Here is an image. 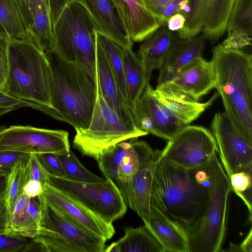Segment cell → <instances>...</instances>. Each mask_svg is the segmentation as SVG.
Here are the masks:
<instances>
[{"instance_id":"cell-4","label":"cell","mask_w":252,"mask_h":252,"mask_svg":"<svg viewBox=\"0 0 252 252\" xmlns=\"http://www.w3.org/2000/svg\"><path fill=\"white\" fill-rule=\"evenodd\" d=\"M216 86L224 112L252 142V56L242 50L226 49L221 43L212 49Z\"/></svg>"},{"instance_id":"cell-38","label":"cell","mask_w":252,"mask_h":252,"mask_svg":"<svg viewBox=\"0 0 252 252\" xmlns=\"http://www.w3.org/2000/svg\"><path fill=\"white\" fill-rule=\"evenodd\" d=\"M9 39L0 33V91L4 93L9 70Z\"/></svg>"},{"instance_id":"cell-29","label":"cell","mask_w":252,"mask_h":252,"mask_svg":"<svg viewBox=\"0 0 252 252\" xmlns=\"http://www.w3.org/2000/svg\"><path fill=\"white\" fill-rule=\"evenodd\" d=\"M29 197L21 193L10 209L8 234L19 235L30 239L38 233L39 226L30 217L27 210Z\"/></svg>"},{"instance_id":"cell-47","label":"cell","mask_w":252,"mask_h":252,"mask_svg":"<svg viewBox=\"0 0 252 252\" xmlns=\"http://www.w3.org/2000/svg\"><path fill=\"white\" fill-rule=\"evenodd\" d=\"M180 0H172L164 8L159 18L161 26H166L169 17L179 13V3Z\"/></svg>"},{"instance_id":"cell-36","label":"cell","mask_w":252,"mask_h":252,"mask_svg":"<svg viewBox=\"0 0 252 252\" xmlns=\"http://www.w3.org/2000/svg\"><path fill=\"white\" fill-rule=\"evenodd\" d=\"M29 238L0 231V252H26L30 241Z\"/></svg>"},{"instance_id":"cell-11","label":"cell","mask_w":252,"mask_h":252,"mask_svg":"<svg viewBox=\"0 0 252 252\" xmlns=\"http://www.w3.org/2000/svg\"><path fill=\"white\" fill-rule=\"evenodd\" d=\"M219 150L216 139L208 129L188 125L176 133L160 151L168 161L190 169L205 164Z\"/></svg>"},{"instance_id":"cell-13","label":"cell","mask_w":252,"mask_h":252,"mask_svg":"<svg viewBox=\"0 0 252 252\" xmlns=\"http://www.w3.org/2000/svg\"><path fill=\"white\" fill-rule=\"evenodd\" d=\"M235 0H189L190 11L184 27L176 33L181 39L203 35L211 43L226 31Z\"/></svg>"},{"instance_id":"cell-25","label":"cell","mask_w":252,"mask_h":252,"mask_svg":"<svg viewBox=\"0 0 252 252\" xmlns=\"http://www.w3.org/2000/svg\"><path fill=\"white\" fill-rule=\"evenodd\" d=\"M106 252H164L161 246L144 225L125 229L124 236L105 249Z\"/></svg>"},{"instance_id":"cell-3","label":"cell","mask_w":252,"mask_h":252,"mask_svg":"<svg viewBox=\"0 0 252 252\" xmlns=\"http://www.w3.org/2000/svg\"><path fill=\"white\" fill-rule=\"evenodd\" d=\"M9 70L4 93L62 121L51 103L52 72L47 54L30 40H9Z\"/></svg>"},{"instance_id":"cell-17","label":"cell","mask_w":252,"mask_h":252,"mask_svg":"<svg viewBox=\"0 0 252 252\" xmlns=\"http://www.w3.org/2000/svg\"><path fill=\"white\" fill-rule=\"evenodd\" d=\"M206 40L202 34L184 39L179 38L175 33L159 68L157 85L169 81L190 64L202 57Z\"/></svg>"},{"instance_id":"cell-5","label":"cell","mask_w":252,"mask_h":252,"mask_svg":"<svg viewBox=\"0 0 252 252\" xmlns=\"http://www.w3.org/2000/svg\"><path fill=\"white\" fill-rule=\"evenodd\" d=\"M47 55L52 72L53 107L62 121L75 129L87 128L95 105L96 86L76 63L65 61L55 51Z\"/></svg>"},{"instance_id":"cell-48","label":"cell","mask_w":252,"mask_h":252,"mask_svg":"<svg viewBox=\"0 0 252 252\" xmlns=\"http://www.w3.org/2000/svg\"><path fill=\"white\" fill-rule=\"evenodd\" d=\"M186 22V17L181 13H178L169 18L166 26L170 31L178 32L184 27Z\"/></svg>"},{"instance_id":"cell-35","label":"cell","mask_w":252,"mask_h":252,"mask_svg":"<svg viewBox=\"0 0 252 252\" xmlns=\"http://www.w3.org/2000/svg\"><path fill=\"white\" fill-rule=\"evenodd\" d=\"M231 191H233L244 202L250 214V220L252 218L251 200L248 198L249 191L252 188V172L240 171L232 174L228 178Z\"/></svg>"},{"instance_id":"cell-40","label":"cell","mask_w":252,"mask_h":252,"mask_svg":"<svg viewBox=\"0 0 252 252\" xmlns=\"http://www.w3.org/2000/svg\"><path fill=\"white\" fill-rule=\"evenodd\" d=\"M37 156L43 167L49 174L64 177L63 169L57 154L45 153L38 154Z\"/></svg>"},{"instance_id":"cell-43","label":"cell","mask_w":252,"mask_h":252,"mask_svg":"<svg viewBox=\"0 0 252 252\" xmlns=\"http://www.w3.org/2000/svg\"><path fill=\"white\" fill-rule=\"evenodd\" d=\"M73 0H49V10L53 28L65 7Z\"/></svg>"},{"instance_id":"cell-37","label":"cell","mask_w":252,"mask_h":252,"mask_svg":"<svg viewBox=\"0 0 252 252\" xmlns=\"http://www.w3.org/2000/svg\"><path fill=\"white\" fill-rule=\"evenodd\" d=\"M221 43L226 49L242 50L252 45V37L241 30H232Z\"/></svg>"},{"instance_id":"cell-6","label":"cell","mask_w":252,"mask_h":252,"mask_svg":"<svg viewBox=\"0 0 252 252\" xmlns=\"http://www.w3.org/2000/svg\"><path fill=\"white\" fill-rule=\"evenodd\" d=\"M54 51L66 61L76 63L96 86L97 26L77 0L69 3L53 28Z\"/></svg>"},{"instance_id":"cell-44","label":"cell","mask_w":252,"mask_h":252,"mask_svg":"<svg viewBox=\"0 0 252 252\" xmlns=\"http://www.w3.org/2000/svg\"><path fill=\"white\" fill-rule=\"evenodd\" d=\"M9 216L10 210L5 201L3 193H0V231L7 233Z\"/></svg>"},{"instance_id":"cell-53","label":"cell","mask_w":252,"mask_h":252,"mask_svg":"<svg viewBox=\"0 0 252 252\" xmlns=\"http://www.w3.org/2000/svg\"><path fill=\"white\" fill-rule=\"evenodd\" d=\"M5 126H0V134L2 132V131L6 127Z\"/></svg>"},{"instance_id":"cell-14","label":"cell","mask_w":252,"mask_h":252,"mask_svg":"<svg viewBox=\"0 0 252 252\" xmlns=\"http://www.w3.org/2000/svg\"><path fill=\"white\" fill-rule=\"evenodd\" d=\"M211 126L228 177L240 171L252 172V142L242 134L224 112L215 114Z\"/></svg>"},{"instance_id":"cell-26","label":"cell","mask_w":252,"mask_h":252,"mask_svg":"<svg viewBox=\"0 0 252 252\" xmlns=\"http://www.w3.org/2000/svg\"><path fill=\"white\" fill-rule=\"evenodd\" d=\"M31 40L46 54L54 51L53 27L46 0H33Z\"/></svg>"},{"instance_id":"cell-32","label":"cell","mask_w":252,"mask_h":252,"mask_svg":"<svg viewBox=\"0 0 252 252\" xmlns=\"http://www.w3.org/2000/svg\"><path fill=\"white\" fill-rule=\"evenodd\" d=\"M26 162L27 160L17 162L7 173L3 196L9 210L17 198L23 193V187L29 180Z\"/></svg>"},{"instance_id":"cell-7","label":"cell","mask_w":252,"mask_h":252,"mask_svg":"<svg viewBox=\"0 0 252 252\" xmlns=\"http://www.w3.org/2000/svg\"><path fill=\"white\" fill-rule=\"evenodd\" d=\"M215 152L207 163L209 197L204 216L198 226L187 235L189 252L221 251L226 228L229 179Z\"/></svg>"},{"instance_id":"cell-52","label":"cell","mask_w":252,"mask_h":252,"mask_svg":"<svg viewBox=\"0 0 252 252\" xmlns=\"http://www.w3.org/2000/svg\"><path fill=\"white\" fill-rule=\"evenodd\" d=\"M225 251L230 252H242L239 246L236 245L234 244H230V246Z\"/></svg>"},{"instance_id":"cell-18","label":"cell","mask_w":252,"mask_h":252,"mask_svg":"<svg viewBox=\"0 0 252 252\" xmlns=\"http://www.w3.org/2000/svg\"><path fill=\"white\" fill-rule=\"evenodd\" d=\"M94 21L98 32L124 48L132 47L130 38L113 0H77Z\"/></svg>"},{"instance_id":"cell-9","label":"cell","mask_w":252,"mask_h":252,"mask_svg":"<svg viewBox=\"0 0 252 252\" xmlns=\"http://www.w3.org/2000/svg\"><path fill=\"white\" fill-rule=\"evenodd\" d=\"M75 129L73 147L83 155L95 160L120 142L148 134L122 119L106 102L96 84L95 103L90 124L86 129Z\"/></svg>"},{"instance_id":"cell-31","label":"cell","mask_w":252,"mask_h":252,"mask_svg":"<svg viewBox=\"0 0 252 252\" xmlns=\"http://www.w3.org/2000/svg\"><path fill=\"white\" fill-rule=\"evenodd\" d=\"M131 146V139L123 141L103 152L96 159L99 169L105 177L115 181L117 168Z\"/></svg>"},{"instance_id":"cell-2","label":"cell","mask_w":252,"mask_h":252,"mask_svg":"<svg viewBox=\"0 0 252 252\" xmlns=\"http://www.w3.org/2000/svg\"><path fill=\"white\" fill-rule=\"evenodd\" d=\"M218 93L200 102L165 84L154 89L149 82L131 107L135 126L141 130L169 140L179 130L197 119L216 99Z\"/></svg>"},{"instance_id":"cell-12","label":"cell","mask_w":252,"mask_h":252,"mask_svg":"<svg viewBox=\"0 0 252 252\" xmlns=\"http://www.w3.org/2000/svg\"><path fill=\"white\" fill-rule=\"evenodd\" d=\"M69 134L63 130L29 126L6 127L0 134V151L60 154L70 151Z\"/></svg>"},{"instance_id":"cell-49","label":"cell","mask_w":252,"mask_h":252,"mask_svg":"<svg viewBox=\"0 0 252 252\" xmlns=\"http://www.w3.org/2000/svg\"><path fill=\"white\" fill-rule=\"evenodd\" d=\"M0 105H13L20 108L24 107H29V105L25 102L11 97L1 91H0Z\"/></svg>"},{"instance_id":"cell-20","label":"cell","mask_w":252,"mask_h":252,"mask_svg":"<svg viewBox=\"0 0 252 252\" xmlns=\"http://www.w3.org/2000/svg\"><path fill=\"white\" fill-rule=\"evenodd\" d=\"M96 84L106 102L122 119L135 125L131 109L122 98L98 33L96 41Z\"/></svg>"},{"instance_id":"cell-51","label":"cell","mask_w":252,"mask_h":252,"mask_svg":"<svg viewBox=\"0 0 252 252\" xmlns=\"http://www.w3.org/2000/svg\"><path fill=\"white\" fill-rule=\"evenodd\" d=\"M19 108H20L13 105H0V118L7 113Z\"/></svg>"},{"instance_id":"cell-45","label":"cell","mask_w":252,"mask_h":252,"mask_svg":"<svg viewBox=\"0 0 252 252\" xmlns=\"http://www.w3.org/2000/svg\"><path fill=\"white\" fill-rule=\"evenodd\" d=\"M23 193L29 197L41 195L43 191V185L39 181L29 180L23 187Z\"/></svg>"},{"instance_id":"cell-21","label":"cell","mask_w":252,"mask_h":252,"mask_svg":"<svg viewBox=\"0 0 252 252\" xmlns=\"http://www.w3.org/2000/svg\"><path fill=\"white\" fill-rule=\"evenodd\" d=\"M145 226L157 239L164 252H189L187 236L175 221L151 205V213Z\"/></svg>"},{"instance_id":"cell-50","label":"cell","mask_w":252,"mask_h":252,"mask_svg":"<svg viewBox=\"0 0 252 252\" xmlns=\"http://www.w3.org/2000/svg\"><path fill=\"white\" fill-rule=\"evenodd\" d=\"M242 252H252V230L250 229L248 235L239 245Z\"/></svg>"},{"instance_id":"cell-54","label":"cell","mask_w":252,"mask_h":252,"mask_svg":"<svg viewBox=\"0 0 252 252\" xmlns=\"http://www.w3.org/2000/svg\"><path fill=\"white\" fill-rule=\"evenodd\" d=\"M8 172L6 171H4V170H1L0 169V175H2L5 173H7Z\"/></svg>"},{"instance_id":"cell-19","label":"cell","mask_w":252,"mask_h":252,"mask_svg":"<svg viewBox=\"0 0 252 252\" xmlns=\"http://www.w3.org/2000/svg\"><path fill=\"white\" fill-rule=\"evenodd\" d=\"M127 33L133 42H142L161 26L144 0H113Z\"/></svg>"},{"instance_id":"cell-28","label":"cell","mask_w":252,"mask_h":252,"mask_svg":"<svg viewBox=\"0 0 252 252\" xmlns=\"http://www.w3.org/2000/svg\"><path fill=\"white\" fill-rule=\"evenodd\" d=\"M0 26L10 40H31L17 0H0Z\"/></svg>"},{"instance_id":"cell-34","label":"cell","mask_w":252,"mask_h":252,"mask_svg":"<svg viewBox=\"0 0 252 252\" xmlns=\"http://www.w3.org/2000/svg\"><path fill=\"white\" fill-rule=\"evenodd\" d=\"M235 29L242 30L252 37V0H235L226 31Z\"/></svg>"},{"instance_id":"cell-42","label":"cell","mask_w":252,"mask_h":252,"mask_svg":"<svg viewBox=\"0 0 252 252\" xmlns=\"http://www.w3.org/2000/svg\"><path fill=\"white\" fill-rule=\"evenodd\" d=\"M25 22L27 32L31 40L32 33V14L33 0H17Z\"/></svg>"},{"instance_id":"cell-1","label":"cell","mask_w":252,"mask_h":252,"mask_svg":"<svg viewBox=\"0 0 252 252\" xmlns=\"http://www.w3.org/2000/svg\"><path fill=\"white\" fill-rule=\"evenodd\" d=\"M208 161L188 169L168 161L160 151L156 150L151 204L175 221L186 235L198 226L206 212L209 197Z\"/></svg>"},{"instance_id":"cell-41","label":"cell","mask_w":252,"mask_h":252,"mask_svg":"<svg viewBox=\"0 0 252 252\" xmlns=\"http://www.w3.org/2000/svg\"><path fill=\"white\" fill-rule=\"evenodd\" d=\"M30 154L11 151H0V169L8 172L17 162L26 161Z\"/></svg>"},{"instance_id":"cell-33","label":"cell","mask_w":252,"mask_h":252,"mask_svg":"<svg viewBox=\"0 0 252 252\" xmlns=\"http://www.w3.org/2000/svg\"><path fill=\"white\" fill-rule=\"evenodd\" d=\"M66 179L78 182H97L103 180L85 168L71 151L57 154Z\"/></svg>"},{"instance_id":"cell-23","label":"cell","mask_w":252,"mask_h":252,"mask_svg":"<svg viewBox=\"0 0 252 252\" xmlns=\"http://www.w3.org/2000/svg\"><path fill=\"white\" fill-rule=\"evenodd\" d=\"M155 154L156 150L146 142L131 139L130 148L117 167L115 180L123 196L139 169L153 161Z\"/></svg>"},{"instance_id":"cell-39","label":"cell","mask_w":252,"mask_h":252,"mask_svg":"<svg viewBox=\"0 0 252 252\" xmlns=\"http://www.w3.org/2000/svg\"><path fill=\"white\" fill-rule=\"evenodd\" d=\"M26 167L29 180L39 181L43 185L47 182L49 174L43 167L37 154L29 155Z\"/></svg>"},{"instance_id":"cell-27","label":"cell","mask_w":252,"mask_h":252,"mask_svg":"<svg viewBox=\"0 0 252 252\" xmlns=\"http://www.w3.org/2000/svg\"><path fill=\"white\" fill-rule=\"evenodd\" d=\"M123 64L128 100L131 107L140 97L150 79L143 64L132 50V46L124 48Z\"/></svg>"},{"instance_id":"cell-24","label":"cell","mask_w":252,"mask_h":252,"mask_svg":"<svg viewBox=\"0 0 252 252\" xmlns=\"http://www.w3.org/2000/svg\"><path fill=\"white\" fill-rule=\"evenodd\" d=\"M174 34L166 26H163L142 41L137 56L149 79L152 71L161 66Z\"/></svg>"},{"instance_id":"cell-22","label":"cell","mask_w":252,"mask_h":252,"mask_svg":"<svg viewBox=\"0 0 252 252\" xmlns=\"http://www.w3.org/2000/svg\"><path fill=\"white\" fill-rule=\"evenodd\" d=\"M154 160L139 169L123 196L127 206L136 212L144 223L148 221L151 213Z\"/></svg>"},{"instance_id":"cell-10","label":"cell","mask_w":252,"mask_h":252,"mask_svg":"<svg viewBox=\"0 0 252 252\" xmlns=\"http://www.w3.org/2000/svg\"><path fill=\"white\" fill-rule=\"evenodd\" d=\"M77 201L108 223L122 218L127 205L114 180L78 182L49 174L46 183Z\"/></svg>"},{"instance_id":"cell-15","label":"cell","mask_w":252,"mask_h":252,"mask_svg":"<svg viewBox=\"0 0 252 252\" xmlns=\"http://www.w3.org/2000/svg\"><path fill=\"white\" fill-rule=\"evenodd\" d=\"M42 195L49 203L90 232L106 240L115 234L112 224L105 222L88 208L46 183L43 185Z\"/></svg>"},{"instance_id":"cell-55","label":"cell","mask_w":252,"mask_h":252,"mask_svg":"<svg viewBox=\"0 0 252 252\" xmlns=\"http://www.w3.org/2000/svg\"><path fill=\"white\" fill-rule=\"evenodd\" d=\"M0 33L1 34L4 35L3 32H2V29H1V27H0Z\"/></svg>"},{"instance_id":"cell-46","label":"cell","mask_w":252,"mask_h":252,"mask_svg":"<svg viewBox=\"0 0 252 252\" xmlns=\"http://www.w3.org/2000/svg\"><path fill=\"white\" fill-rule=\"evenodd\" d=\"M171 0H144L146 7L158 18L159 21L163 10Z\"/></svg>"},{"instance_id":"cell-8","label":"cell","mask_w":252,"mask_h":252,"mask_svg":"<svg viewBox=\"0 0 252 252\" xmlns=\"http://www.w3.org/2000/svg\"><path fill=\"white\" fill-rule=\"evenodd\" d=\"M40 196V228L32 239L37 251L105 252L106 239L78 224Z\"/></svg>"},{"instance_id":"cell-30","label":"cell","mask_w":252,"mask_h":252,"mask_svg":"<svg viewBox=\"0 0 252 252\" xmlns=\"http://www.w3.org/2000/svg\"><path fill=\"white\" fill-rule=\"evenodd\" d=\"M98 37L104 47L118 87L125 102L131 109L128 100L123 64L124 48L111 39L99 34Z\"/></svg>"},{"instance_id":"cell-16","label":"cell","mask_w":252,"mask_h":252,"mask_svg":"<svg viewBox=\"0 0 252 252\" xmlns=\"http://www.w3.org/2000/svg\"><path fill=\"white\" fill-rule=\"evenodd\" d=\"M165 84L192 99L199 101L203 96L215 89L213 63L202 57L190 64Z\"/></svg>"}]
</instances>
